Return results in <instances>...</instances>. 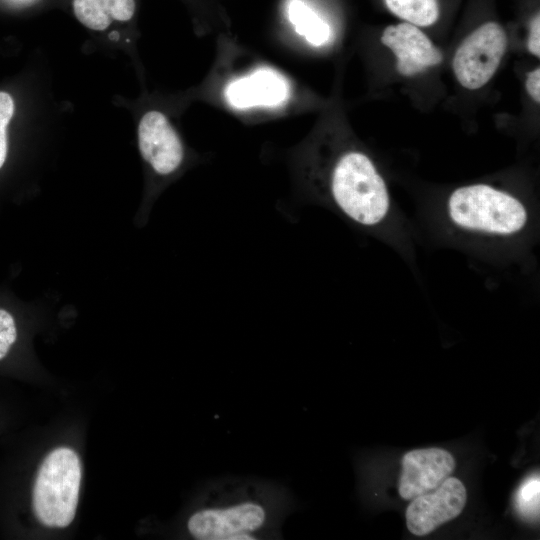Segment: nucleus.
<instances>
[{
	"label": "nucleus",
	"mask_w": 540,
	"mask_h": 540,
	"mask_svg": "<svg viewBox=\"0 0 540 540\" xmlns=\"http://www.w3.org/2000/svg\"><path fill=\"white\" fill-rule=\"evenodd\" d=\"M381 42L392 51L396 69L405 77L420 74L443 60L441 50L420 27L405 21L387 26L381 35Z\"/></svg>",
	"instance_id": "8"
},
{
	"label": "nucleus",
	"mask_w": 540,
	"mask_h": 540,
	"mask_svg": "<svg viewBox=\"0 0 540 540\" xmlns=\"http://www.w3.org/2000/svg\"><path fill=\"white\" fill-rule=\"evenodd\" d=\"M299 167L311 195L356 225L372 229L388 217V188L364 151L345 148L327 157L308 153Z\"/></svg>",
	"instance_id": "2"
},
{
	"label": "nucleus",
	"mask_w": 540,
	"mask_h": 540,
	"mask_svg": "<svg viewBox=\"0 0 540 540\" xmlns=\"http://www.w3.org/2000/svg\"><path fill=\"white\" fill-rule=\"evenodd\" d=\"M507 47L503 27L494 21L485 22L459 45L452 60V69L460 85L477 90L496 73Z\"/></svg>",
	"instance_id": "5"
},
{
	"label": "nucleus",
	"mask_w": 540,
	"mask_h": 540,
	"mask_svg": "<svg viewBox=\"0 0 540 540\" xmlns=\"http://www.w3.org/2000/svg\"><path fill=\"white\" fill-rule=\"evenodd\" d=\"M284 487L252 479L212 482L203 502L187 519L189 535L197 540H256L277 536L290 511Z\"/></svg>",
	"instance_id": "1"
},
{
	"label": "nucleus",
	"mask_w": 540,
	"mask_h": 540,
	"mask_svg": "<svg viewBox=\"0 0 540 540\" xmlns=\"http://www.w3.org/2000/svg\"><path fill=\"white\" fill-rule=\"evenodd\" d=\"M82 467L77 453L68 447L52 450L38 469L32 505L45 526L65 528L76 515Z\"/></svg>",
	"instance_id": "4"
},
{
	"label": "nucleus",
	"mask_w": 540,
	"mask_h": 540,
	"mask_svg": "<svg viewBox=\"0 0 540 540\" xmlns=\"http://www.w3.org/2000/svg\"><path fill=\"white\" fill-rule=\"evenodd\" d=\"M17 339V327L14 317L0 308V361L10 352Z\"/></svg>",
	"instance_id": "16"
},
{
	"label": "nucleus",
	"mask_w": 540,
	"mask_h": 540,
	"mask_svg": "<svg viewBox=\"0 0 540 540\" xmlns=\"http://www.w3.org/2000/svg\"><path fill=\"white\" fill-rule=\"evenodd\" d=\"M527 49L535 57H540V14L533 16L529 24Z\"/></svg>",
	"instance_id": "17"
},
{
	"label": "nucleus",
	"mask_w": 540,
	"mask_h": 540,
	"mask_svg": "<svg viewBox=\"0 0 540 540\" xmlns=\"http://www.w3.org/2000/svg\"><path fill=\"white\" fill-rule=\"evenodd\" d=\"M388 10L418 27H428L435 24L440 15L437 0H384Z\"/></svg>",
	"instance_id": "13"
},
{
	"label": "nucleus",
	"mask_w": 540,
	"mask_h": 540,
	"mask_svg": "<svg viewBox=\"0 0 540 540\" xmlns=\"http://www.w3.org/2000/svg\"><path fill=\"white\" fill-rule=\"evenodd\" d=\"M451 453L441 448H424L407 452L402 458L398 491L405 500L435 490L455 469Z\"/></svg>",
	"instance_id": "10"
},
{
	"label": "nucleus",
	"mask_w": 540,
	"mask_h": 540,
	"mask_svg": "<svg viewBox=\"0 0 540 540\" xmlns=\"http://www.w3.org/2000/svg\"><path fill=\"white\" fill-rule=\"evenodd\" d=\"M287 79L269 67H261L231 80L224 88L223 96L229 106L236 110L274 108L284 104L290 97Z\"/></svg>",
	"instance_id": "9"
},
{
	"label": "nucleus",
	"mask_w": 540,
	"mask_h": 540,
	"mask_svg": "<svg viewBox=\"0 0 540 540\" xmlns=\"http://www.w3.org/2000/svg\"><path fill=\"white\" fill-rule=\"evenodd\" d=\"M138 144L143 159L158 175H170L183 163L181 139L166 115L158 110H150L141 118Z\"/></svg>",
	"instance_id": "7"
},
{
	"label": "nucleus",
	"mask_w": 540,
	"mask_h": 540,
	"mask_svg": "<svg viewBox=\"0 0 540 540\" xmlns=\"http://www.w3.org/2000/svg\"><path fill=\"white\" fill-rule=\"evenodd\" d=\"M525 88L529 96L536 102H540V69L534 68L527 73L525 79Z\"/></svg>",
	"instance_id": "18"
},
{
	"label": "nucleus",
	"mask_w": 540,
	"mask_h": 540,
	"mask_svg": "<svg viewBox=\"0 0 540 540\" xmlns=\"http://www.w3.org/2000/svg\"><path fill=\"white\" fill-rule=\"evenodd\" d=\"M14 113V102L6 92H0V168L7 156L6 128Z\"/></svg>",
	"instance_id": "15"
},
{
	"label": "nucleus",
	"mask_w": 540,
	"mask_h": 540,
	"mask_svg": "<svg viewBox=\"0 0 540 540\" xmlns=\"http://www.w3.org/2000/svg\"><path fill=\"white\" fill-rule=\"evenodd\" d=\"M466 500L467 492L463 483L457 478L448 477L435 490L412 499L406 509L407 528L416 536L427 535L459 516Z\"/></svg>",
	"instance_id": "6"
},
{
	"label": "nucleus",
	"mask_w": 540,
	"mask_h": 540,
	"mask_svg": "<svg viewBox=\"0 0 540 540\" xmlns=\"http://www.w3.org/2000/svg\"><path fill=\"white\" fill-rule=\"evenodd\" d=\"M447 214L459 229L498 237L513 236L528 222L527 209L517 197L483 183L455 189L447 201Z\"/></svg>",
	"instance_id": "3"
},
{
	"label": "nucleus",
	"mask_w": 540,
	"mask_h": 540,
	"mask_svg": "<svg viewBox=\"0 0 540 540\" xmlns=\"http://www.w3.org/2000/svg\"><path fill=\"white\" fill-rule=\"evenodd\" d=\"M135 7L134 0H73L76 18L95 31L105 30L114 21L130 20Z\"/></svg>",
	"instance_id": "11"
},
{
	"label": "nucleus",
	"mask_w": 540,
	"mask_h": 540,
	"mask_svg": "<svg viewBox=\"0 0 540 540\" xmlns=\"http://www.w3.org/2000/svg\"><path fill=\"white\" fill-rule=\"evenodd\" d=\"M287 17L294 31L314 47L325 45L331 36L328 23L302 0H289Z\"/></svg>",
	"instance_id": "12"
},
{
	"label": "nucleus",
	"mask_w": 540,
	"mask_h": 540,
	"mask_svg": "<svg viewBox=\"0 0 540 540\" xmlns=\"http://www.w3.org/2000/svg\"><path fill=\"white\" fill-rule=\"evenodd\" d=\"M540 479L535 474L522 482L515 494V508L526 521L539 518Z\"/></svg>",
	"instance_id": "14"
}]
</instances>
